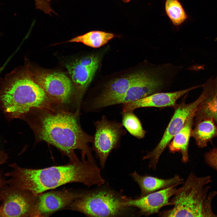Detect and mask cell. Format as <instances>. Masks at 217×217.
I'll return each instance as SVG.
<instances>
[{"label":"cell","instance_id":"obj_17","mask_svg":"<svg viewBox=\"0 0 217 217\" xmlns=\"http://www.w3.org/2000/svg\"><path fill=\"white\" fill-rule=\"evenodd\" d=\"M66 67L73 81L79 90V105L83 93L92 80L98 67L86 65L80 58L67 64Z\"/></svg>","mask_w":217,"mask_h":217},{"label":"cell","instance_id":"obj_9","mask_svg":"<svg viewBox=\"0 0 217 217\" xmlns=\"http://www.w3.org/2000/svg\"><path fill=\"white\" fill-rule=\"evenodd\" d=\"M35 80L43 89L48 99L59 105L67 104L73 88L70 80L63 73L42 72L37 74Z\"/></svg>","mask_w":217,"mask_h":217},{"label":"cell","instance_id":"obj_18","mask_svg":"<svg viewBox=\"0 0 217 217\" xmlns=\"http://www.w3.org/2000/svg\"><path fill=\"white\" fill-rule=\"evenodd\" d=\"M196 112L191 115L183 127L174 137L168 146L171 153L179 152L181 153L182 161L184 163H187L189 160V143Z\"/></svg>","mask_w":217,"mask_h":217},{"label":"cell","instance_id":"obj_15","mask_svg":"<svg viewBox=\"0 0 217 217\" xmlns=\"http://www.w3.org/2000/svg\"><path fill=\"white\" fill-rule=\"evenodd\" d=\"M202 87V100L196 111L193 125L204 119L211 118L217 127V75L208 79Z\"/></svg>","mask_w":217,"mask_h":217},{"label":"cell","instance_id":"obj_19","mask_svg":"<svg viewBox=\"0 0 217 217\" xmlns=\"http://www.w3.org/2000/svg\"><path fill=\"white\" fill-rule=\"evenodd\" d=\"M191 137L193 138L197 147H206L209 142L212 143L213 139L217 137V127L212 119H204L194 125Z\"/></svg>","mask_w":217,"mask_h":217},{"label":"cell","instance_id":"obj_3","mask_svg":"<svg viewBox=\"0 0 217 217\" xmlns=\"http://www.w3.org/2000/svg\"><path fill=\"white\" fill-rule=\"evenodd\" d=\"M43 89L24 71H13L0 81V103L12 118L24 117L33 110L50 109Z\"/></svg>","mask_w":217,"mask_h":217},{"label":"cell","instance_id":"obj_12","mask_svg":"<svg viewBox=\"0 0 217 217\" xmlns=\"http://www.w3.org/2000/svg\"><path fill=\"white\" fill-rule=\"evenodd\" d=\"M159 74L151 70L140 71V73L121 99L124 103L135 101L158 93L164 83Z\"/></svg>","mask_w":217,"mask_h":217},{"label":"cell","instance_id":"obj_6","mask_svg":"<svg viewBox=\"0 0 217 217\" xmlns=\"http://www.w3.org/2000/svg\"><path fill=\"white\" fill-rule=\"evenodd\" d=\"M201 95L194 101L189 103L184 102L177 104L175 112L160 141L155 148L143 157L149 161V168L155 170L159 158L174 137L181 130L191 115L197 111L201 102Z\"/></svg>","mask_w":217,"mask_h":217},{"label":"cell","instance_id":"obj_24","mask_svg":"<svg viewBox=\"0 0 217 217\" xmlns=\"http://www.w3.org/2000/svg\"><path fill=\"white\" fill-rule=\"evenodd\" d=\"M36 9L42 11L45 14L50 15L53 13L57 14L52 8L50 2L51 0H34Z\"/></svg>","mask_w":217,"mask_h":217},{"label":"cell","instance_id":"obj_16","mask_svg":"<svg viewBox=\"0 0 217 217\" xmlns=\"http://www.w3.org/2000/svg\"><path fill=\"white\" fill-rule=\"evenodd\" d=\"M130 175L140 188L141 193L139 197L144 196L171 186H177L183 184L184 181L183 178L177 174L168 179L159 178L148 175H141L135 171Z\"/></svg>","mask_w":217,"mask_h":217},{"label":"cell","instance_id":"obj_14","mask_svg":"<svg viewBox=\"0 0 217 217\" xmlns=\"http://www.w3.org/2000/svg\"><path fill=\"white\" fill-rule=\"evenodd\" d=\"M140 71L112 81L102 94L94 100L92 104L93 108L98 109L118 104L119 100L137 79Z\"/></svg>","mask_w":217,"mask_h":217},{"label":"cell","instance_id":"obj_2","mask_svg":"<svg viewBox=\"0 0 217 217\" xmlns=\"http://www.w3.org/2000/svg\"><path fill=\"white\" fill-rule=\"evenodd\" d=\"M36 121L31 124L37 139L51 144L68 156H76L74 150H81L82 155L95 162L89 143L93 137L82 130L78 121V112L71 113L54 109H41Z\"/></svg>","mask_w":217,"mask_h":217},{"label":"cell","instance_id":"obj_1","mask_svg":"<svg viewBox=\"0 0 217 217\" xmlns=\"http://www.w3.org/2000/svg\"><path fill=\"white\" fill-rule=\"evenodd\" d=\"M67 164L42 169L20 167L15 163L9 165L13 170L5 174L10 178V186L29 191L38 195L45 191L71 183H80L88 187L100 186L105 183L100 169L95 162L77 156Z\"/></svg>","mask_w":217,"mask_h":217},{"label":"cell","instance_id":"obj_20","mask_svg":"<svg viewBox=\"0 0 217 217\" xmlns=\"http://www.w3.org/2000/svg\"><path fill=\"white\" fill-rule=\"evenodd\" d=\"M114 37L113 33L99 31L88 32L67 41L82 43L93 48H98L106 44Z\"/></svg>","mask_w":217,"mask_h":217},{"label":"cell","instance_id":"obj_10","mask_svg":"<svg viewBox=\"0 0 217 217\" xmlns=\"http://www.w3.org/2000/svg\"><path fill=\"white\" fill-rule=\"evenodd\" d=\"M177 187H169L135 199L125 197V205L137 208L140 215L148 216L158 213L163 207L170 206V200L176 192Z\"/></svg>","mask_w":217,"mask_h":217},{"label":"cell","instance_id":"obj_4","mask_svg":"<svg viewBox=\"0 0 217 217\" xmlns=\"http://www.w3.org/2000/svg\"><path fill=\"white\" fill-rule=\"evenodd\" d=\"M212 181L210 176L198 177L192 172L183 185L177 189L170 201L171 209L160 211L161 217H217L212 208V203L217 191L208 193L207 185Z\"/></svg>","mask_w":217,"mask_h":217},{"label":"cell","instance_id":"obj_8","mask_svg":"<svg viewBox=\"0 0 217 217\" xmlns=\"http://www.w3.org/2000/svg\"><path fill=\"white\" fill-rule=\"evenodd\" d=\"M38 195L10 186L0 192V217L32 216Z\"/></svg>","mask_w":217,"mask_h":217},{"label":"cell","instance_id":"obj_26","mask_svg":"<svg viewBox=\"0 0 217 217\" xmlns=\"http://www.w3.org/2000/svg\"><path fill=\"white\" fill-rule=\"evenodd\" d=\"M5 182L3 180L0 174V190L1 188Z\"/></svg>","mask_w":217,"mask_h":217},{"label":"cell","instance_id":"obj_5","mask_svg":"<svg viewBox=\"0 0 217 217\" xmlns=\"http://www.w3.org/2000/svg\"><path fill=\"white\" fill-rule=\"evenodd\" d=\"M125 196L101 189L85 193L68 206L70 209L92 217H113L122 215L127 209Z\"/></svg>","mask_w":217,"mask_h":217},{"label":"cell","instance_id":"obj_23","mask_svg":"<svg viewBox=\"0 0 217 217\" xmlns=\"http://www.w3.org/2000/svg\"><path fill=\"white\" fill-rule=\"evenodd\" d=\"M205 161L210 167L217 171V148H214L206 153Z\"/></svg>","mask_w":217,"mask_h":217},{"label":"cell","instance_id":"obj_11","mask_svg":"<svg viewBox=\"0 0 217 217\" xmlns=\"http://www.w3.org/2000/svg\"><path fill=\"white\" fill-rule=\"evenodd\" d=\"M82 193L64 189L38 195L32 216H48L68 207Z\"/></svg>","mask_w":217,"mask_h":217},{"label":"cell","instance_id":"obj_22","mask_svg":"<svg viewBox=\"0 0 217 217\" xmlns=\"http://www.w3.org/2000/svg\"><path fill=\"white\" fill-rule=\"evenodd\" d=\"M165 8L167 15L175 26L180 25L188 18L183 7L178 0H166Z\"/></svg>","mask_w":217,"mask_h":217},{"label":"cell","instance_id":"obj_25","mask_svg":"<svg viewBox=\"0 0 217 217\" xmlns=\"http://www.w3.org/2000/svg\"><path fill=\"white\" fill-rule=\"evenodd\" d=\"M8 158L7 154L0 150V165L6 162Z\"/></svg>","mask_w":217,"mask_h":217},{"label":"cell","instance_id":"obj_13","mask_svg":"<svg viewBox=\"0 0 217 217\" xmlns=\"http://www.w3.org/2000/svg\"><path fill=\"white\" fill-rule=\"evenodd\" d=\"M202 85L175 92L157 93L140 99L122 104V112H133L141 108L170 107L175 108L177 100L181 97L193 90L201 87Z\"/></svg>","mask_w":217,"mask_h":217},{"label":"cell","instance_id":"obj_27","mask_svg":"<svg viewBox=\"0 0 217 217\" xmlns=\"http://www.w3.org/2000/svg\"><path fill=\"white\" fill-rule=\"evenodd\" d=\"M124 2L127 3L129 2L131 0H122Z\"/></svg>","mask_w":217,"mask_h":217},{"label":"cell","instance_id":"obj_7","mask_svg":"<svg viewBox=\"0 0 217 217\" xmlns=\"http://www.w3.org/2000/svg\"><path fill=\"white\" fill-rule=\"evenodd\" d=\"M96 128L93 141V149L104 168L110 153L118 145L121 136L125 134L122 124L109 120L105 116L95 123Z\"/></svg>","mask_w":217,"mask_h":217},{"label":"cell","instance_id":"obj_21","mask_svg":"<svg viewBox=\"0 0 217 217\" xmlns=\"http://www.w3.org/2000/svg\"><path fill=\"white\" fill-rule=\"evenodd\" d=\"M122 124L133 136L139 139L145 136L146 131L140 120L133 112H122Z\"/></svg>","mask_w":217,"mask_h":217}]
</instances>
